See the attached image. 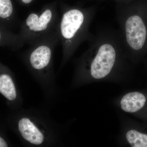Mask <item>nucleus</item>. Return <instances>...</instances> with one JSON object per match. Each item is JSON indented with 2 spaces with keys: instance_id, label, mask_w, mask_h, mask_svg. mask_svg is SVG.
I'll return each instance as SVG.
<instances>
[{
  "instance_id": "f257e3e1",
  "label": "nucleus",
  "mask_w": 147,
  "mask_h": 147,
  "mask_svg": "<svg viewBox=\"0 0 147 147\" xmlns=\"http://www.w3.org/2000/svg\"><path fill=\"white\" fill-rule=\"evenodd\" d=\"M89 46L74 63L71 88L94 82H118L127 76L129 60L119 30L99 29Z\"/></svg>"
},
{
  "instance_id": "f03ea898",
  "label": "nucleus",
  "mask_w": 147,
  "mask_h": 147,
  "mask_svg": "<svg viewBox=\"0 0 147 147\" xmlns=\"http://www.w3.org/2000/svg\"><path fill=\"white\" fill-rule=\"evenodd\" d=\"M5 121L25 146L54 147L63 145L64 128L51 117L48 109L45 107H23L11 110Z\"/></svg>"
},
{
  "instance_id": "7ed1b4c3",
  "label": "nucleus",
  "mask_w": 147,
  "mask_h": 147,
  "mask_svg": "<svg viewBox=\"0 0 147 147\" xmlns=\"http://www.w3.org/2000/svg\"><path fill=\"white\" fill-rule=\"evenodd\" d=\"M59 42L57 27L30 45L20 56L23 63L40 87L45 107L47 109L55 105L60 95L54 65V51Z\"/></svg>"
},
{
  "instance_id": "20e7f679",
  "label": "nucleus",
  "mask_w": 147,
  "mask_h": 147,
  "mask_svg": "<svg viewBox=\"0 0 147 147\" xmlns=\"http://www.w3.org/2000/svg\"><path fill=\"white\" fill-rule=\"evenodd\" d=\"M95 7H65L62 10L58 26L60 42L62 47L61 71L83 42L91 41L94 34L90 32V26L96 13Z\"/></svg>"
},
{
  "instance_id": "39448f33",
  "label": "nucleus",
  "mask_w": 147,
  "mask_h": 147,
  "mask_svg": "<svg viewBox=\"0 0 147 147\" xmlns=\"http://www.w3.org/2000/svg\"><path fill=\"white\" fill-rule=\"evenodd\" d=\"M119 31L125 53L129 60H135L147 41V26L142 13L135 11L130 6L121 4L116 9Z\"/></svg>"
},
{
  "instance_id": "423d86ee",
  "label": "nucleus",
  "mask_w": 147,
  "mask_h": 147,
  "mask_svg": "<svg viewBox=\"0 0 147 147\" xmlns=\"http://www.w3.org/2000/svg\"><path fill=\"white\" fill-rule=\"evenodd\" d=\"M59 20L55 7H46L39 12L30 13L21 24L18 34L25 44L30 46L57 28Z\"/></svg>"
},
{
  "instance_id": "0eeeda50",
  "label": "nucleus",
  "mask_w": 147,
  "mask_h": 147,
  "mask_svg": "<svg viewBox=\"0 0 147 147\" xmlns=\"http://www.w3.org/2000/svg\"><path fill=\"white\" fill-rule=\"evenodd\" d=\"M0 94L11 110L23 108L24 99L14 73L0 61Z\"/></svg>"
},
{
  "instance_id": "6e6552de",
  "label": "nucleus",
  "mask_w": 147,
  "mask_h": 147,
  "mask_svg": "<svg viewBox=\"0 0 147 147\" xmlns=\"http://www.w3.org/2000/svg\"><path fill=\"white\" fill-rule=\"evenodd\" d=\"M116 103L123 112L147 123V90L127 92L120 97Z\"/></svg>"
},
{
  "instance_id": "1a4fd4ad",
  "label": "nucleus",
  "mask_w": 147,
  "mask_h": 147,
  "mask_svg": "<svg viewBox=\"0 0 147 147\" xmlns=\"http://www.w3.org/2000/svg\"><path fill=\"white\" fill-rule=\"evenodd\" d=\"M120 143L131 147H147V123L134 120L125 122L122 128Z\"/></svg>"
},
{
  "instance_id": "9d476101",
  "label": "nucleus",
  "mask_w": 147,
  "mask_h": 147,
  "mask_svg": "<svg viewBox=\"0 0 147 147\" xmlns=\"http://www.w3.org/2000/svg\"><path fill=\"white\" fill-rule=\"evenodd\" d=\"M16 21V13L11 0H0V26L10 30Z\"/></svg>"
},
{
  "instance_id": "9b49d317",
  "label": "nucleus",
  "mask_w": 147,
  "mask_h": 147,
  "mask_svg": "<svg viewBox=\"0 0 147 147\" xmlns=\"http://www.w3.org/2000/svg\"><path fill=\"white\" fill-rule=\"evenodd\" d=\"M24 45L18 34L14 33L10 30L0 26V47H7L12 51H16Z\"/></svg>"
},
{
  "instance_id": "f8f14e48",
  "label": "nucleus",
  "mask_w": 147,
  "mask_h": 147,
  "mask_svg": "<svg viewBox=\"0 0 147 147\" xmlns=\"http://www.w3.org/2000/svg\"><path fill=\"white\" fill-rule=\"evenodd\" d=\"M5 123L0 120V147H11L12 144L10 142L6 131Z\"/></svg>"
},
{
  "instance_id": "ddd939ff",
  "label": "nucleus",
  "mask_w": 147,
  "mask_h": 147,
  "mask_svg": "<svg viewBox=\"0 0 147 147\" xmlns=\"http://www.w3.org/2000/svg\"><path fill=\"white\" fill-rule=\"evenodd\" d=\"M21 1L23 3L25 4H28L31 3L33 0H21Z\"/></svg>"
},
{
  "instance_id": "4468645a",
  "label": "nucleus",
  "mask_w": 147,
  "mask_h": 147,
  "mask_svg": "<svg viewBox=\"0 0 147 147\" xmlns=\"http://www.w3.org/2000/svg\"><path fill=\"white\" fill-rule=\"evenodd\" d=\"M117 1H123V2L124 3L125 2V0H117Z\"/></svg>"
}]
</instances>
